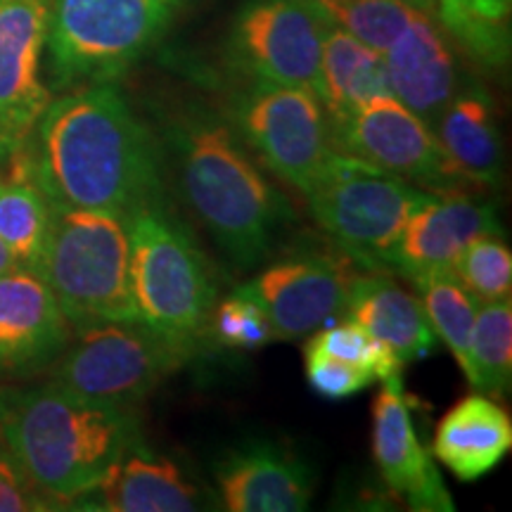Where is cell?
<instances>
[{"instance_id":"cell-1","label":"cell","mask_w":512,"mask_h":512,"mask_svg":"<svg viewBox=\"0 0 512 512\" xmlns=\"http://www.w3.org/2000/svg\"><path fill=\"white\" fill-rule=\"evenodd\" d=\"M5 162L50 202L131 219L162 204V150L112 83L53 98Z\"/></svg>"},{"instance_id":"cell-2","label":"cell","mask_w":512,"mask_h":512,"mask_svg":"<svg viewBox=\"0 0 512 512\" xmlns=\"http://www.w3.org/2000/svg\"><path fill=\"white\" fill-rule=\"evenodd\" d=\"M138 437L131 408L83 399L53 382L0 387V439L53 503L93 491Z\"/></svg>"},{"instance_id":"cell-3","label":"cell","mask_w":512,"mask_h":512,"mask_svg":"<svg viewBox=\"0 0 512 512\" xmlns=\"http://www.w3.org/2000/svg\"><path fill=\"white\" fill-rule=\"evenodd\" d=\"M178 188L223 252L242 268L266 259L292 219L278 190L254 164L247 145L226 119L190 110L166 128Z\"/></svg>"},{"instance_id":"cell-4","label":"cell","mask_w":512,"mask_h":512,"mask_svg":"<svg viewBox=\"0 0 512 512\" xmlns=\"http://www.w3.org/2000/svg\"><path fill=\"white\" fill-rule=\"evenodd\" d=\"M112 211L53 202L38 275L53 290L72 328L140 320L131 292V226Z\"/></svg>"},{"instance_id":"cell-5","label":"cell","mask_w":512,"mask_h":512,"mask_svg":"<svg viewBox=\"0 0 512 512\" xmlns=\"http://www.w3.org/2000/svg\"><path fill=\"white\" fill-rule=\"evenodd\" d=\"M131 226V292L138 318L192 354L216 306L211 268L192 235L162 204L140 209Z\"/></svg>"},{"instance_id":"cell-6","label":"cell","mask_w":512,"mask_h":512,"mask_svg":"<svg viewBox=\"0 0 512 512\" xmlns=\"http://www.w3.org/2000/svg\"><path fill=\"white\" fill-rule=\"evenodd\" d=\"M174 0H48L46 53L60 91L112 83L164 34Z\"/></svg>"},{"instance_id":"cell-7","label":"cell","mask_w":512,"mask_h":512,"mask_svg":"<svg viewBox=\"0 0 512 512\" xmlns=\"http://www.w3.org/2000/svg\"><path fill=\"white\" fill-rule=\"evenodd\" d=\"M304 195L313 221L344 254L370 268H384L401 230L432 192L361 159L332 152Z\"/></svg>"},{"instance_id":"cell-8","label":"cell","mask_w":512,"mask_h":512,"mask_svg":"<svg viewBox=\"0 0 512 512\" xmlns=\"http://www.w3.org/2000/svg\"><path fill=\"white\" fill-rule=\"evenodd\" d=\"M185 361V351L143 320H105L72 328L67 347L48 368V382L83 399L131 408Z\"/></svg>"},{"instance_id":"cell-9","label":"cell","mask_w":512,"mask_h":512,"mask_svg":"<svg viewBox=\"0 0 512 512\" xmlns=\"http://www.w3.org/2000/svg\"><path fill=\"white\" fill-rule=\"evenodd\" d=\"M228 119L249 152L302 192L335 152L328 114L311 88L252 81L230 102Z\"/></svg>"},{"instance_id":"cell-10","label":"cell","mask_w":512,"mask_h":512,"mask_svg":"<svg viewBox=\"0 0 512 512\" xmlns=\"http://www.w3.org/2000/svg\"><path fill=\"white\" fill-rule=\"evenodd\" d=\"M330 19L316 0H247L228 36V60L249 81L316 91Z\"/></svg>"},{"instance_id":"cell-11","label":"cell","mask_w":512,"mask_h":512,"mask_svg":"<svg viewBox=\"0 0 512 512\" xmlns=\"http://www.w3.org/2000/svg\"><path fill=\"white\" fill-rule=\"evenodd\" d=\"M330 143L339 155L373 164L422 190L451 192L467 185L448 164L432 126L394 95L370 100L347 117L330 121Z\"/></svg>"},{"instance_id":"cell-12","label":"cell","mask_w":512,"mask_h":512,"mask_svg":"<svg viewBox=\"0 0 512 512\" xmlns=\"http://www.w3.org/2000/svg\"><path fill=\"white\" fill-rule=\"evenodd\" d=\"M48 0H0V162L22 147L53 100L43 81Z\"/></svg>"},{"instance_id":"cell-13","label":"cell","mask_w":512,"mask_h":512,"mask_svg":"<svg viewBox=\"0 0 512 512\" xmlns=\"http://www.w3.org/2000/svg\"><path fill=\"white\" fill-rule=\"evenodd\" d=\"M351 280L328 256L275 261L238 290L266 313L275 339H299L344 316Z\"/></svg>"},{"instance_id":"cell-14","label":"cell","mask_w":512,"mask_h":512,"mask_svg":"<svg viewBox=\"0 0 512 512\" xmlns=\"http://www.w3.org/2000/svg\"><path fill=\"white\" fill-rule=\"evenodd\" d=\"M69 337L72 323L41 275L19 266L0 273V382L48 370Z\"/></svg>"},{"instance_id":"cell-15","label":"cell","mask_w":512,"mask_h":512,"mask_svg":"<svg viewBox=\"0 0 512 512\" xmlns=\"http://www.w3.org/2000/svg\"><path fill=\"white\" fill-rule=\"evenodd\" d=\"M494 233H501V221L491 202L477 200L465 190L432 192L430 200L413 211L384 259V268L411 280L437 268H451L472 240Z\"/></svg>"},{"instance_id":"cell-16","label":"cell","mask_w":512,"mask_h":512,"mask_svg":"<svg viewBox=\"0 0 512 512\" xmlns=\"http://www.w3.org/2000/svg\"><path fill=\"white\" fill-rule=\"evenodd\" d=\"M214 484L230 512H299L313 496V475L302 458L273 441L252 439L216 460Z\"/></svg>"},{"instance_id":"cell-17","label":"cell","mask_w":512,"mask_h":512,"mask_svg":"<svg viewBox=\"0 0 512 512\" xmlns=\"http://www.w3.org/2000/svg\"><path fill=\"white\" fill-rule=\"evenodd\" d=\"M373 458L384 484L411 505V510H453L444 479L415 434L401 375L382 380V389L375 396Z\"/></svg>"},{"instance_id":"cell-18","label":"cell","mask_w":512,"mask_h":512,"mask_svg":"<svg viewBox=\"0 0 512 512\" xmlns=\"http://www.w3.org/2000/svg\"><path fill=\"white\" fill-rule=\"evenodd\" d=\"M389 91L427 126L460 88L456 53L434 15L413 12L408 27L382 53Z\"/></svg>"},{"instance_id":"cell-19","label":"cell","mask_w":512,"mask_h":512,"mask_svg":"<svg viewBox=\"0 0 512 512\" xmlns=\"http://www.w3.org/2000/svg\"><path fill=\"white\" fill-rule=\"evenodd\" d=\"M79 501L112 512H190L204 508V496L174 460L155 453L140 437L117 458L100 484Z\"/></svg>"},{"instance_id":"cell-20","label":"cell","mask_w":512,"mask_h":512,"mask_svg":"<svg viewBox=\"0 0 512 512\" xmlns=\"http://www.w3.org/2000/svg\"><path fill=\"white\" fill-rule=\"evenodd\" d=\"M344 316L380 339L401 363L418 361L437 349V335L420 299L396 285L389 275L363 273L351 278Z\"/></svg>"},{"instance_id":"cell-21","label":"cell","mask_w":512,"mask_h":512,"mask_svg":"<svg viewBox=\"0 0 512 512\" xmlns=\"http://www.w3.org/2000/svg\"><path fill=\"white\" fill-rule=\"evenodd\" d=\"M512 448V422L486 394H470L439 420L434 456L460 482L489 475Z\"/></svg>"},{"instance_id":"cell-22","label":"cell","mask_w":512,"mask_h":512,"mask_svg":"<svg viewBox=\"0 0 512 512\" xmlns=\"http://www.w3.org/2000/svg\"><path fill=\"white\" fill-rule=\"evenodd\" d=\"M448 164L467 185H496L503 140L494 100L482 86H460L432 126Z\"/></svg>"},{"instance_id":"cell-23","label":"cell","mask_w":512,"mask_h":512,"mask_svg":"<svg viewBox=\"0 0 512 512\" xmlns=\"http://www.w3.org/2000/svg\"><path fill=\"white\" fill-rule=\"evenodd\" d=\"M316 95L328 121L347 117L370 100L392 95L382 53L330 24L320 53Z\"/></svg>"},{"instance_id":"cell-24","label":"cell","mask_w":512,"mask_h":512,"mask_svg":"<svg viewBox=\"0 0 512 512\" xmlns=\"http://www.w3.org/2000/svg\"><path fill=\"white\" fill-rule=\"evenodd\" d=\"M512 0H437L444 31L472 60L489 69L510 62Z\"/></svg>"},{"instance_id":"cell-25","label":"cell","mask_w":512,"mask_h":512,"mask_svg":"<svg viewBox=\"0 0 512 512\" xmlns=\"http://www.w3.org/2000/svg\"><path fill=\"white\" fill-rule=\"evenodd\" d=\"M53 202L27 176L0 174V242L12 264L38 271L46 249Z\"/></svg>"},{"instance_id":"cell-26","label":"cell","mask_w":512,"mask_h":512,"mask_svg":"<svg viewBox=\"0 0 512 512\" xmlns=\"http://www.w3.org/2000/svg\"><path fill=\"white\" fill-rule=\"evenodd\" d=\"M415 290L420 294L422 311L430 320L434 335L444 339V344L458 361L465 377L470 375V337L475 325L477 302L472 294L458 283L451 268L422 273L413 278Z\"/></svg>"},{"instance_id":"cell-27","label":"cell","mask_w":512,"mask_h":512,"mask_svg":"<svg viewBox=\"0 0 512 512\" xmlns=\"http://www.w3.org/2000/svg\"><path fill=\"white\" fill-rule=\"evenodd\" d=\"M512 380V306L503 302L479 304L470 337V375L472 389L503 396Z\"/></svg>"},{"instance_id":"cell-28","label":"cell","mask_w":512,"mask_h":512,"mask_svg":"<svg viewBox=\"0 0 512 512\" xmlns=\"http://www.w3.org/2000/svg\"><path fill=\"white\" fill-rule=\"evenodd\" d=\"M332 27L347 31L377 53H384L408 27L413 8L401 0H316Z\"/></svg>"},{"instance_id":"cell-29","label":"cell","mask_w":512,"mask_h":512,"mask_svg":"<svg viewBox=\"0 0 512 512\" xmlns=\"http://www.w3.org/2000/svg\"><path fill=\"white\" fill-rule=\"evenodd\" d=\"M451 271L477 304L510 299L512 254L501 233L472 240L453 261Z\"/></svg>"},{"instance_id":"cell-30","label":"cell","mask_w":512,"mask_h":512,"mask_svg":"<svg viewBox=\"0 0 512 512\" xmlns=\"http://www.w3.org/2000/svg\"><path fill=\"white\" fill-rule=\"evenodd\" d=\"M309 344L313 349L323 351V354H330L339 361H347L351 366L366 370L375 380L401 375L403 363L399 361V356L349 318H344L337 325L320 328L318 335L309 339Z\"/></svg>"},{"instance_id":"cell-31","label":"cell","mask_w":512,"mask_h":512,"mask_svg":"<svg viewBox=\"0 0 512 512\" xmlns=\"http://www.w3.org/2000/svg\"><path fill=\"white\" fill-rule=\"evenodd\" d=\"M209 325L214 330V337L230 349L252 351L275 339L264 309L240 290L214 306Z\"/></svg>"},{"instance_id":"cell-32","label":"cell","mask_w":512,"mask_h":512,"mask_svg":"<svg viewBox=\"0 0 512 512\" xmlns=\"http://www.w3.org/2000/svg\"><path fill=\"white\" fill-rule=\"evenodd\" d=\"M304 363H306V380H309L311 389L330 401L349 399L363 389H368L375 382V377L366 373V370L351 366L347 361L323 354V351L313 349L306 344L304 349Z\"/></svg>"},{"instance_id":"cell-33","label":"cell","mask_w":512,"mask_h":512,"mask_svg":"<svg viewBox=\"0 0 512 512\" xmlns=\"http://www.w3.org/2000/svg\"><path fill=\"white\" fill-rule=\"evenodd\" d=\"M57 505L46 494L36 489L34 482L24 475L10 448L0 439V512H36L55 510Z\"/></svg>"},{"instance_id":"cell-34","label":"cell","mask_w":512,"mask_h":512,"mask_svg":"<svg viewBox=\"0 0 512 512\" xmlns=\"http://www.w3.org/2000/svg\"><path fill=\"white\" fill-rule=\"evenodd\" d=\"M401 3L418 12H425V15L437 17V0H401Z\"/></svg>"},{"instance_id":"cell-35","label":"cell","mask_w":512,"mask_h":512,"mask_svg":"<svg viewBox=\"0 0 512 512\" xmlns=\"http://www.w3.org/2000/svg\"><path fill=\"white\" fill-rule=\"evenodd\" d=\"M12 266H15V264H12L8 249H5L3 242H0V273H5V271H8V268H12Z\"/></svg>"}]
</instances>
